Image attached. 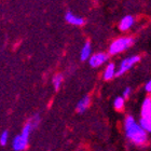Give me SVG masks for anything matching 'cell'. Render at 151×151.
<instances>
[{
  "instance_id": "7",
  "label": "cell",
  "mask_w": 151,
  "mask_h": 151,
  "mask_svg": "<svg viewBox=\"0 0 151 151\" xmlns=\"http://www.w3.org/2000/svg\"><path fill=\"white\" fill-rule=\"evenodd\" d=\"M133 24H134V19H133V16L126 15V16H124V17L122 19V21L120 22L119 27L121 30L124 32V30H127L129 28H131Z\"/></svg>"
},
{
  "instance_id": "9",
  "label": "cell",
  "mask_w": 151,
  "mask_h": 151,
  "mask_svg": "<svg viewBox=\"0 0 151 151\" xmlns=\"http://www.w3.org/2000/svg\"><path fill=\"white\" fill-rule=\"evenodd\" d=\"M114 76H116V67H114V64L110 63L107 66V68L105 69L104 79L105 80H110V79H112Z\"/></svg>"
},
{
  "instance_id": "16",
  "label": "cell",
  "mask_w": 151,
  "mask_h": 151,
  "mask_svg": "<svg viewBox=\"0 0 151 151\" xmlns=\"http://www.w3.org/2000/svg\"><path fill=\"white\" fill-rule=\"evenodd\" d=\"M6 142H8V132L4 131V132L1 134V136H0V144L2 146H4V145H6Z\"/></svg>"
},
{
  "instance_id": "6",
  "label": "cell",
  "mask_w": 151,
  "mask_h": 151,
  "mask_svg": "<svg viewBox=\"0 0 151 151\" xmlns=\"http://www.w3.org/2000/svg\"><path fill=\"white\" fill-rule=\"evenodd\" d=\"M65 19L69 24H73V25H77V26H81L84 24V19L82 17H78V16L73 15L71 12H67L66 15H65Z\"/></svg>"
},
{
  "instance_id": "5",
  "label": "cell",
  "mask_w": 151,
  "mask_h": 151,
  "mask_svg": "<svg viewBox=\"0 0 151 151\" xmlns=\"http://www.w3.org/2000/svg\"><path fill=\"white\" fill-rule=\"evenodd\" d=\"M28 138H26L22 135H17L13 140V148L16 151H22L27 147Z\"/></svg>"
},
{
  "instance_id": "17",
  "label": "cell",
  "mask_w": 151,
  "mask_h": 151,
  "mask_svg": "<svg viewBox=\"0 0 151 151\" xmlns=\"http://www.w3.org/2000/svg\"><path fill=\"white\" fill-rule=\"evenodd\" d=\"M129 94H131V88H125V91H124V93H123V98H124V97H129Z\"/></svg>"
},
{
  "instance_id": "8",
  "label": "cell",
  "mask_w": 151,
  "mask_h": 151,
  "mask_svg": "<svg viewBox=\"0 0 151 151\" xmlns=\"http://www.w3.org/2000/svg\"><path fill=\"white\" fill-rule=\"evenodd\" d=\"M142 118H147V116H151V97L146 98L145 101L142 103Z\"/></svg>"
},
{
  "instance_id": "10",
  "label": "cell",
  "mask_w": 151,
  "mask_h": 151,
  "mask_svg": "<svg viewBox=\"0 0 151 151\" xmlns=\"http://www.w3.org/2000/svg\"><path fill=\"white\" fill-rule=\"evenodd\" d=\"M90 105V97L88 96H84L81 101H79L78 105H77V110L78 112H84L86 110V108L88 107Z\"/></svg>"
},
{
  "instance_id": "18",
  "label": "cell",
  "mask_w": 151,
  "mask_h": 151,
  "mask_svg": "<svg viewBox=\"0 0 151 151\" xmlns=\"http://www.w3.org/2000/svg\"><path fill=\"white\" fill-rule=\"evenodd\" d=\"M145 88H146V91H147V92L151 93V80H150V81L147 82V84H146Z\"/></svg>"
},
{
  "instance_id": "11",
  "label": "cell",
  "mask_w": 151,
  "mask_h": 151,
  "mask_svg": "<svg viewBox=\"0 0 151 151\" xmlns=\"http://www.w3.org/2000/svg\"><path fill=\"white\" fill-rule=\"evenodd\" d=\"M91 55V43L90 42H86V43L83 45L81 50V54H80V57H81V60H88Z\"/></svg>"
},
{
  "instance_id": "1",
  "label": "cell",
  "mask_w": 151,
  "mask_h": 151,
  "mask_svg": "<svg viewBox=\"0 0 151 151\" xmlns=\"http://www.w3.org/2000/svg\"><path fill=\"white\" fill-rule=\"evenodd\" d=\"M125 132L126 136L136 145H142L146 142V132L139 124H136L133 116H127L125 119Z\"/></svg>"
},
{
  "instance_id": "4",
  "label": "cell",
  "mask_w": 151,
  "mask_h": 151,
  "mask_svg": "<svg viewBox=\"0 0 151 151\" xmlns=\"http://www.w3.org/2000/svg\"><path fill=\"white\" fill-rule=\"evenodd\" d=\"M108 60V55L105 53H97L90 57V65L92 67H98Z\"/></svg>"
},
{
  "instance_id": "15",
  "label": "cell",
  "mask_w": 151,
  "mask_h": 151,
  "mask_svg": "<svg viewBox=\"0 0 151 151\" xmlns=\"http://www.w3.org/2000/svg\"><path fill=\"white\" fill-rule=\"evenodd\" d=\"M39 122H40V118H39V116H35L34 118H32L30 121H29V123H30V125H32V129H35L36 126H38V124H39Z\"/></svg>"
},
{
  "instance_id": "12",
  "label": "cell",
  "mask_w": 151,
  "mask_h": 151,
  "mask_svg": "<svg viewBox=\"0 0 151 151\" xmlns=\"http://www.w3.org/2000/svg\"><path fill=\"white\" fill-rule=\"evenodd\" d=\"M140 127H142L145 132L146 131L151 132V116L140 119Z\"/></svg>"
},
{
  "instance_id": "2",
  "label": "cell",
  "mask_w": 151,
  "mask_h": 151,
  "mask_svg": "<svg viewBox=\"0 0 151 151\" xmlns=\"http://www.w3.org/2000/svg\"><path fill=\"white\" fill-rule=\"evenodd\" d=\"M134 43V39L133 38H121V39H118V40L113 41L112 43L110 44L109 47V53L111 55H114L116 53H120V52H123L124 50H126L127 47H129L132 44Z\"/></svg>"
},
{
  "instance_id": "3",
  "label": "cell",
  "mask_w": 151,
  "mask_h": 151,
  "mask_svg": "<svg viewBox=\"0 0 151 151\" xmlns=\"http://www.w3.org/2000/svg\"><path fill=\"white\" fill-rule=\"evenodd\" d=\"M139 60H140L139 56H132V57H129V58L124 60L122 63H121V66H120L119 71L116 73V76L123 75V73H125V71H127L129 68H132V67L134 66L137 62H139Z\"/></svg>"
},
{
  "instance_id": "14",
  "label": "cell",
  "mask_w": 151,
  "mask_h": 151,
  "mask_svg": "<svg viewBox=\"0 0 151 151\" xmlns=\"http://www.w3.org/2000/svg\"><path fill=\"white\" fill-rule=\"evenodd\" d=\"M123 106H124V98L123 97H116V101H114V107L116 109H122Z\"/></svg>"
},
{
  "instance_id": "13",
  "label": "cell",
  "mask_w": 151,
  "mask_h": 151,
  "mask_svg": "<svg viewBox=\"0 0 151 151\" xmlns=\"http://www.w3.org/2000/svg\"><path fill=\"white\" fill-rule=\"evenodd\" d=\"M62 82H63V76H62V75H56L53 78V85H54V88H56V90H58V88H60Z\"/></svg>"
}]
</instances>
